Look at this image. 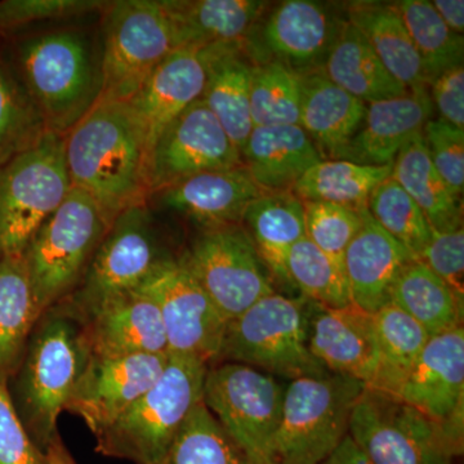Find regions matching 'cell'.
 Returning a JSON list of instances; mask_svg holds the SVG:
<instances>
[{
  "label": "cell",
  "instance_id": "cell-1",
  "mask_svg": "<svg viewBox=\"0 0 464 464\" xmlns=\"http://www.w3.org/2000/svg\"><path fill=\"white\" fill-rule=\"evenodd\" d=\"M63 150L72 188L90 195L110 225L148 201L150 137L128 101L100 100L63 136Z\"/></svg>",
  "mask_w": 464,
  "mask_h": 464
},
{
  "label": "cell",
  "instance_id": "cell-2",
  "mask_svg": "<svg viewBox=\"0 0 464 464\" xmlns=\"http://www.w3.org/2000/svg\"><path fill=\"white\" fill-rule=\"evenodd\" d=\"M91 355L84 324L65 304H56L42 314L11 380L14 390L8 391L21 422L43 453L58 435V417Z\"/></svg>",
  "mask_w": 464,
  "mask_h": 464
},
{
  "label": "cell",
  "instance_id": "cell-3",
  "mask_svg": "<svg viewBox=\"0 0 464 464\" xmlns=\"http://www.w3.org/2000/svg\"><path fill=\"white\" fill-rule=\"evenodd\" d=\"M17 74L44 118L63 137L102 94L101 47L83 30L36 34L18 43Z\"/></svg>",
  "mask_w": 464,
  "mask_h": 464
},
{
  "label": "cell",
  "instance_id": "cell-4",
  "mask_svg": "<svg viewBox=\"0 0 464 464\" xmlns=\"http://www.w3.org/2000/svg\"><path fill=\"white\" fill-rule=\"evenodd\" d=\"M208 365L195 357L169 355L159 380L96 438L97 453L159 464L186 418L203 400Z\"/></svg>",
  "mask_w": 464,
  "mask_h": 464
},
{
  "label": "cell",
  "instance_id": "cell-5",
  "mask_svg": "<svg viewBox=\"0 0 464 464\" xmlns=\"http://www.w3.org/2000/svg\"><path fill=\"white\" fill-rule=\"evenodd\" d=\"M308 299L274 292L226 326L218 362L252 366L283 381L326 373L308 347Z\"/></svg>",
  "mask_w": 464,
  "mask_h": 464
},
{
  "label": "cell",
  "instance_id": "cell-6",
  "mask_svg": "<svg viewBox=\"0 0 464 464\" xmlns=\"http://www.w3.org/2000/svg\"><path fill=\"white\" fill-rule=\"evenodd\" d=\"M362 382L329 372L288 381L270 464H323L348 435Z\"/></svg>",
  "mask_w": 464,
  "mask_h": 464
},
{
  "label": "cell",
  "instance_id": "cell-7",
  "mask_svg": "<svg viewBox=\"0 0 464 464\" xmlns=\"http://www.w3.org/2000/svg\"><path fill=\"white\" fill-rule=\"evenodd\" d=\"M109 227L96 201L72 188L35 232L24 257L42 314L74 292Z\"/></svg>",
  "mask_w": 464,
  "mask_h": 464
},
{
  "label": "cell",
  "instance_id": "cell-8",
  "mask_svg": "<svg viewBox=\"0 0 464 464\" xmlns=\"http://www.w3.org/2000/svg\"><path fill=\"white\" fill-rule=\"evenodd\" d=\"M173 257L161 241L148 203L127 208L110 225L81 284L58 304L84 323L109 299L139 289Z\"/></svg>",
  "mask_w": 464,
  "mask_h": 464
},
{
  "label": "cell",
  "instance_id": "cell-9",
  "mask_svg": "<svg viewBox=\"0 0 464 464\" xmlns=\"http://www.w3.org/2000/svg\"><path fill=\"white\" fill-rule=\"evenodd\" d=\"M72 188L63 137L53 132L0 167V258L24 255Z\"/></svg>",
  "mask_w": 464,
  "mask_h": 464
},
{
  "label": "cell",
  "instance_id": "cell-10",
  "mask_svg": "<svg viewBox=\"0 0 464 464\" xmlns=\"http://www.w3.org/2000/svg\"><path fill=\"white\" fill-rule=\"evenodd\" d=\"M286 381L252 366H208L203 402L250 464H270L271 442L282 417Z\"/></svg>",
  "mask_w": 464,
  "mask_h": 464
},
{
  "label": "cell",
  "instance_id": "cell-11",
  "mask_svg": "<svg viewBox=\"0 0 464 464\" xmlns=\"http://www.w3.org/2000/svg\"><path fill=\"white\" fill-rule=\"evenodd\" d=\"M100 100L130 101L174 51L172 29L160 0H118L103 7Z\"/></svg>",
  "mask_w": 464,
  "mask_h": 464
},
{
  "label": "cell",
  "instance_id": "cell-12",
  "mask_svg": "<svg viewBox=\"0 0 464 464\" xmlns=\"http://www.w3.org/2000/svg\"><path fill=\"white\" fill-rule=\"evenodd\" d=\"M348 435L374 464H453L459 457L439 423L369 387L353 406Z\"/></svg>",
  "mask_w": 464,
  "mask_h": 464
},
{
  "label": "cell",
  "instance_id": "cell-13",
  "mask_svg": "<svg viewBox=\"0 0 464 464\" xmlns=\"http://www.w3.org/2000/svg\"><path fill=\"white\" fill-rule=\"evenodd\" d=\"M179 259L227 322L276 292L241 225L200 230Z\"/></svg>",
  "mask_w": 464,
  "mask_h": 464
},
{
  "label": "cell",
  "instance_id": "cell-14",
  "mask_svg": "<svg viewBox=\"0 0 464 464\" xmlns=\"http://www.w3.org/2000/svg\"><path fill=\"white\" fill-rule=\"evenodd\" d=\"M137 292L157 304L169 355L216 364L228 322L179 257L164 262Z\"/></svg>",
  "mask_w": 464,
  "mask_h": 464
},
{
  "label": "cell",
  "instance_id": "cell-15",
  "mask_svg": "<svg viewBox=\"0 0 464 464\" xmlns=\"http://www.w3.org/2000/svg\"><path fill=\"white\" fill-rule=\"evenodd\" d=\"M240 166L239 149L199 100L168 124L150 148V194L195 174Z\"/></svg>",
  "mask_w": 464,
  "mask_h": 464
},
{
  "label": "cell",
  "instance_id": "cell-16",
  "mask_svg": "<svg viewBox=\"0 0 464 464\" xmlns=\"http://www.w3.org/2000/svg\"><path fill=\"white\" fill-rule=\"evenodd\" d=\"M396 398L435 420L458 456L464 447V328L432 335Z\"/></svg>",
  "mask_w": 464,
  "mask_h": 464
},
{
  "label": "cell",
  "instance_id": "cell-17",
  "mask_svg": "<svg viewBox=\"0 0 464 464\" xmlns=\"http://www.w3.org/2000/svg\"><path fill=\"white\" fill-rule=\"evenodd\" d=\"M169 355L92 353L65 406L94 436L108 429L159 380Z\"/></svg>",
  "mask_w": 464,
  "mask_h": 464
},
{
  "label": "cell",
  "instance_id": "cell-18",
  "mask_svg": "<svg viewBox=\"0 0 464 464\" xmlns=\"http://www.w3.org/2000/svg\"><path fill=\"white\" fill-rule=\"evenodd\" d=\"M264 191L243 166L195 174L149 195V206L169 210L200 230L240 225L244 212Z\"/></svg>",
  "mask_w": 464,
  "mask_h": 464
},
{
  "label": "cell",
  "instance_id": "cell-19",
  "mask_svg": "<svg viewBox=\"0 0 464 464\" xmlns=\"http://www.w3.org/2000/svg\"><path fill=\"white\" fill-rule=\"evenodd\" d=\"M308 347L329 373L362 382L365 387L373 381L377 368L374 316L355 304L331 308L310 301Z\"/></svg>",
  "mask_w": 464,
  "mask_h": 464
},
{
  "label": "cell",
  "instance_id": "cell-20",
  "mask_svg": "<svg viewBox=\"0 0 464 464\" xmlns=\"http://www.w3.org/2000/svg\"><path fill=\"white\" fill-rule=\"evenodd\" d=\"M344 20L314 0H286L266 18L262 38L277 63L298 75L322 70Z\"/></svg>",
  "mask_w": 464,
  "mask_h": 464
},
{
  "label": "cell",
  "instance_id": "cell-21",
  "mask_svg": "<svg viewBox=\"0 0 464 464\" xmlns=\"http://www.w3.org/2000/svg\"><path fill=\"white\" fill-rule=\"evenodd\" d=\"M429 88H413L404 96L368 103L359 132L337 160L375 167L393 164L400 150L431 121Z\"/></svg>",
  "mask_w": 464,
  "mask_h": 464
},
{
  "label": "cell",
  "instance_id": "cell-22",
  "mask_svg": "<svg viewBox=\"0 0 464 464\" xmlns=\"http://www.w3.org/2000/svg\"><path fill=\"white\" fill-rule=\"evenodd\" d=\"M83 324L94 355H169L160 311L137 290L109 299Z\"/></svg>",
  "mask_w": 464,
  "mask_h": 464
},
{
  "label": "cell",
  "instance_id": "cell-23",
  "mask_svg": "<svg viewBox=\"0 0 464 464\" xmlns=\"http://www.w3.org/2000/svg\"><path fill=\"white\" fill-rule=\"evenodd\" d=\"M413 256L387 234L368 208H362V225L344 253V274L353 304L375 314L391 302L393 285Z\"/></svg>",
  "mask_w": 464,
  "mask_h": 464
},
{
  "label": "cell",
  "instance_id": "cell-24",
  "mask_svg": "<svg viewBox=\"0 0 464 464\" xmlns=\"http://www.w3.org/2000/svg\"><path fill=\"white\" fill-rule=\"evenodd\" d=\"M200 52L206 67V85L200 101L241 152L255 128L250 118L255 61L244 42L209 45Z\"/></svg>",
  "mask_w": 464,
  "mask_h": 464
},
{
  "label": "cell",
  "instance_id": "cell-25",
  "mask_svg": "<svg viewBox=\"0 0 464 464\" xmlns=\"http://www.w3.org/2000/svg\"><path fill=\"white\" fill-rule=\"evenodd\" d=\"M174 51L244 42L264 14L261 0H160Z\"/></svg>",
  "mask_w": 464,
  "mask_h": 464
},
{
  "label": "cell",
  "instance_id": "cell-26",
  "mask_svg": "<svg viewBox=\"0 0 464 464\" xmlns=\"http://www.w3.org/2000/svg\"><path fill=\"white\" fill-rule=\"evenodd\" d=\"M206 67L200 50H176L148 76L128 101L148 128L150 148L161 130L201 99Z\"/></svg>",
  "mask_w": 464,
  "mask_h": 464
},
{
  "label": "cell",
  "instance_id": "cell-27",
  "mask_svg": "<svg viewBox=\"0 0 464 464\" xmlns=\"http://www.w3.org/2000/svg\"><path fill=\"white\" fill-rule=\"evenodd\" d=\"M240 154L243 167L264 192L292 191L323 160L301 125L255 127Z\"/></svg>",
  "mask_w": 464,
  "mask_h": 464
},
{
  "label": "cell",
  "instance_id": "cell-28",
  "mask_svg": "<svg viewBox=\"0 0 464 464\" xmlns=\"http://www.w3.org/2000/svg\"><path fill=\"white\" fill-rule=\"evenodd\" d=\"M366 103L332 83L320 70L301 75L299 125L323 159H340L359 132Z\"/></svg>",
  "mask_w": 464,
  "mask_h": 464
},
{
  "label": "cell",
  "instance_id": "cell-29",
  "mask_svg": "<svg viewBox=\"0 0 464 464\" xmlns=\"http://www.w3.org/2000/svg\"><path fill=\"white\" fill-rule=\"evenodd\" d=\"M346 20L364 35L391 75L406 90L430 87L411 34L398 5L382 2L348 3Z\"/></svg>",
  "mask_w": 464,
  "mask_h": 464
},
{
  "label": "cell",
  "instance_id": "cell-30",
  "mask_svg": "<svg viewBox=\"0 0 464 464\" xmlns=\"http://www.w3.org/2000/svg\"><path fill=\"white\" fill-rule=\"evenodd\" d=\"M240 225L274 282L286 284V255L306 237L304 201L292 191L264 192L246 208Z\"/></svg>",
  "mask_w": 464,
  "mask_h": 464
},
{
  "label": "cell",
  "instance_id": "cell-31",
  "mask_svg": "<svg viewBox=\"0 0 464 464\" xmlns=\"http://www.w3.org/2000/svg\"><path fill=\"white\" fill-rule=\"evenodd\" d=\"M320 72L332 83L362 102L404 96V85L390 74L368 41L344 20Z\"/></svg>",
  "mask_w": 464,
  "mask_h": 464
},
{
  "label": "cell",
  "instance_id": "cell-32",
  "mask_svg": "<svg viewBox=\"0 0 464 464\" xmlns=\"http://www.w3.org/2000/svg\"><path fill=\"white\" fill-rule=\"evenodd\" d=\"M41 316L24 255L0 258V384L16 374Z\"/></svg>",
  "mask_w": 464,
  "mask_h": 464
},
{
  "label": "cell",
  "instance_id": "cell-33",
  "mask_svg": "<svg viewBox=\"0 0 464 464\" xmlns=\"http://www.w3.org/2000/svg\"><path fill=\"white\" fill-rule=\"evenodd\" d=\"M391 177L420 208L433 231L463 227L462 200L454 197L433 167L422 133L400 150Z\"/></svg>",
  "mask_w": 464,
  "mask_h": 464
},
{
  "label": "cell",
  "instance_id": "cell-34",
  "mask_svg": "<svg viewBox=\"0 0 464 464\" xmlns=\"http://www.w3.org/2000/svg\"><path fill=\"white\" fill-rule=\"evenodd\" d=\"M432 335L463 326V297L422 262H411L393 285L391 302Z\"/></svg>",
  "mask_w": 464,
  "mask_h": 464
},
{
  "label": "cell",
  "instance_id": "cell-35",
  "mask_svg": "<svg viewBox=\"0 0 464 464\" xmlns=\"http://www.w3.org/2000/svg\"><path fill=\"white\" fill-rule=\"evenodd\" d=\"M373 316L377 368L368 387L396 396L422 353L430 335L420 324L392 304L381 308Z\"/></svg>",
  "mask_w": 464,
  "mask_h": 464
},
{
  "label": "cell",
  "instance_id": "cell-36",
  "mask_svg": "<svg viewBox=\"0 0 464 464\" xmlns=\"http://www.w3.org/2000/svg\"><path fill=\"white\" fill-rule=\"evenodd\" d=\"M392 166H362L353 161L323 159L311 167L293 188L302 201L366 207L369 197L380 183L392 174Z\"/></svg>",
  "mask_w": 464,
  "mask_h": 464
},
{
  "label": "cell",
  "instance_id": "cell-37",
  "mask_svg": "<svg viewBox=\"0 0 464 464\" xmlns=\"http://www.w3.org/2000/svg\"><path fill=\"white\" fill-rule=\"evenodd\" d=\"M50 132L16 70L0 60V167Z\"/></svg>",
  "mask_w": 464,
  "mask_h": 464
},
{
  "label": "cell",
  "instance_id": "cell-38",
  "mask_svg": "<svg viewBox=\"0 0 464 464\" xmlns=\"http://www.w3.org/2000/svg\"><path fill=\"white\" fill-rule=\"evenodd\" d=\"M396 5L422 61L429 85L447 70L463 65V35L445 25L431 2L404 0Z\"/></svg>",
  "mask_w": 464,
  "mask_h": 464
},
{
  "label": "cell",
  "instance_id": "cell-39",
  "mask_svg": "<svg viewBox=\"0 0 464 464\" xmlns=\"http://www.w3.org/2000/svg\"><path fill=\"white\" fill-rule=\"evenodd\" d=\"M286 285L322 306L340 308L353 304L344 268L304 237L285 259Z\"/></svg>",
  "mask_w": 464,
  "mask_h": 464
},
{
  "label": "cell",
  "instance_id": "cell-40",
  "mask_svg": "<svg viewBox=\"0 0 464 464\" xmlns=\"http://www.w3.org/2000/svg\"><path fill=\"white\" fill-rule=\"evenodd\" d=\"M159 464L250 463L201 400L186 418Z\"/></svg>",
  "mask_w": 464,
  "mask_h": 464
},
{
  "label": "cell",
  "instance_id": "cell-41",
  "mask_svg": "<svg viewBox=\"0 0 464 464\" xmlns=\"http://www.w3.org/2000/svg\"><path fill=\"white\" fill-rule=\"evenodd\" d=\"M301 75L277 63H255L250 84L253 127L299 125Z\"/></svg>",
  "mask_w": 464,
  "mask_h": 464
},
{
  "label": "cell",
  "instance_id": "cell-42",
  "mask_svg": "<svg viewBox=\"0 0 464 464\" xmlns=\"http://www.w3.org/2000/svg\"><path fill=\"white\" fill-rule=\"evenodd\" d=\"M375 222L391 235L414 259L420 257L432 237L431 225L392 177L380 183L366 203Z\"/></svg>",
  "mask_w": 464,
  "mask_h": 464
},
{
  "label": "cell",
  "instance_id": "cell-43",
  "mask_svg": "<svg viewBox=\"0 0 464 464\" xmlns=\"http://www.w3.org/2000/svg\"><path fill=\"white\" fill-rule=\"evenodd\" d=\"M306 237L343 267L344 253L362 225V208L304 201ZM344 268V267H343Z\"/></svg>",
  "mask_w": 464,
  "mask_h": 464
},
{
  "label": "cell",
  "instance_id": "cell-44",
  "mask_svg": "<svg viewBox=\"0 0 464 464\" xmlns=\"http://www.w3.org/2000/svg\"><path fill=\"white\" fill-rule=\"evenodd\" d=\"M424 145L433 167L454 197L462 200L464 188V130L442 121H427L422 130Z\"/></svg>",
  "mask_w": 464,
  "mask_h": 464
},
{
  "label": "cell",
  "instance_id": "cell-45",
  "mask_svg": "<svg viewBox=\"0 0 464 464\" xmlns=\"http://www.w3.org/2000/svg\"><path fill=\"white\" fill-rule=\"evenodd\" d=\"M99 0H3L0 33L14 32L43 21L83 16L105 7Z\"/></svg>",
  "mask_w": 464,
  "mask_h": 464
},
{
  "label": "cell",
  "instance_id": "cell-46",
  "mask_svg": "<svg viewBox=\"0 0 464 464\" xmlns=\"http://www.w3.org/2000/svg\"><path fill=\"white\" fill-rule=\"evenodd\" d=\"M0 464H48L18 417L8 387L0 384Z\"/></svg>",
  "mask_w": 464,
  "mask_h": 464
},
{
  "label": "cell",
  "instance_id": "cell-47",
  "mask_svg": "<svg viewBox=\"0 0 464 464\" xmlns=\"http://www.w3.org/2000/svg\"><path fill=\"white\" fill-rule=\"evenodd\" d=\"M417 261L426 265L433 274L454 292L464 293V231L463 227L447 232H432L431 239Z\"/></svg>",
  "mask_w": 464,
  "mask_h": 464
},
{
  "label": "cell",
  "instance_id": "cell-48",
  "mask_svg": "<svg viewBox=\"0 0 464 464\" xmlns=\"http://www.w3.org/2000/svg\"><path fill=\"white\" fill-rule=\"evenodd\" d=\"M433 109L438 110L440 121L464 130V69L453 67L439 75L430 84Z\"/></svg>",
  "mask_w": 464,
  "mask_h": 464
},
{
  "label": "cell",
  "instance_id": "cell-49",
  "mask_svg": "<svg viewBox=\"0 0 464 464\" xmlns=\"http://www.w3.org/2000/svg\"><path fill=\"white\" fill-rule=\"evenodd\" d=\"M432 7L444 21L445 25L456 34L463 35L464 32V2L463 0H435Z\"/></svg>",
  "mask_w": 464,
  "mask_h": 464
},
{
  "label": "cell",
  "instance_id": "cell-50",
  "mask_svg": "<svg viewBox=\"0 0 464 464\" xmlns=\"http://www.w3.org/2000/svg\"><path fill=\"white\" fill-rule=\"evenodd\" d=\"M323 464H374L369 459L362 449L357 447L350 435L341 442L340 447L335 449L331 457Z\"/></svg>",
  "mask_w": 464,
  "mask_h": 464
},
{
  "label": "cell",
  "instance_id": "cell-51",
  "mask_svg": "<svg viewBox=\"0 0 464 464\" xmlns=\"http://www.w3.org/2000/svg\"><path fill=\"white\" fill-rule=\"evenodd\" d=\"M45 454H47L48 464H76L74 458L63 444L60 433L51 442Z\"/></svg>",
  "mask_w": 464,
  "mask_h": 464
}]
</instances>
